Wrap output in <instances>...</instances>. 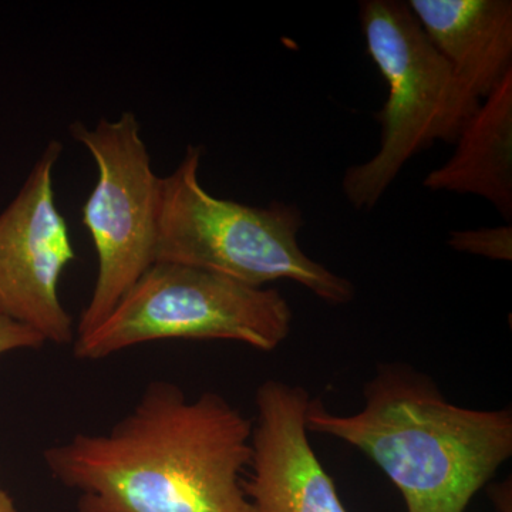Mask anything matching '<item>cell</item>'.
I'll list each match as a JSON object with an SVG mask.
<instances>
[{
	"label": "cell",
	"instance_id": "cell-7",
	"mask_svg": "<svg viewBox=\"0 0 512 512\" xmlns=\"http://www.w3.org/2000/svg\"><path fill=\"white\" fill-rule=\"evenodd\" d=\"M63 146L52 140L15 200L0 214V315L55 345L74 342L73 319L59 298L60 279L76 258L57 210L53 170Z\"/></svg>",
	"mask_w": 512,
	"mask_h": 512
},
{
	"label": "cell",
	"instance_id": "cell-11",
	"mask_svg": "<svg viewBox=\"0 0 512 512\" xmlns=\"http://www.w3.org/2000/svg\"><path fill=\"white\" fill-rule=\"evenodd\" d=\"M448 245L456 251L483 256L493 261H511L512 227L501 225L495 228L453 231L448 238Z\"/></svg>",
	"mask_w": 512,
	"mask_h": 512
},
{
	"label": "cell",
	"instance_id": "cell-13",
	"mask_svg": "<svg viewBox=\"0 0 512 512\" xmlns=\"http://www.w3.org/2000/svg\"><path fill=\"white\" fill-rule=\"evenodd\" d=\"M0 512H19L13 504L12 498L0 488Z\"/></svg>",
	"mask_w": 512,
	"mask_h": 512
},
{
	"label": "cell",
	"instance_id": "cell-8",
	"mask_svg": "<svg viewBox=\"0 0 512 512\" xmlns=\"http://www.w3.org/2000/svg\"><path fill=\"white\" fill-rule=\"evenodd\" d=\"M256 424L244 491L256 512H348L308 439L311 397L266 380L256 390Z\"/></svg>",
	"mask_w": 512,
	"mask_h": 512
},
{
	"label": "cell",
	"instance_id": "cell-12",
	"mask_svg": "<svg viewBox=\"0 0 512 512\" xmlns=\"http://www.w3.org/2000/svg\"><path fill=\"white\" fill-rule=\"evenodd\" d=\"M46 340L36 330L0 315V355L20 349H40Z\"/></svg>",
	"mask_w": 512,
	"mask_h": 512
},
{
	"label": "cell",
	"instance_id": "cell-9",
	"mask_svg": "<svg viewBox=\"0 0 512 512\" xmlns=\"http://www.w3.org/2000/svg\"><path fill=\"white\" fill-rule=\"evenodd\" d=\"M407 6L478 100L512 73L511 0H410Z\"/></svg>",
	"mask_w": 512,
	"mask_h": 512
},
{
	"label": "cell",
	"instance_id": "cell-1",
	"mask_svg": "<svg viewBox=\"0 0 512 512\" xmlns=\"http://www.w3.org/2000/svg\"><path fill=\"white\" fill-rule=\"evenodd\" d=\"M252 429L221 394L190 400L156 380L109 433L76 434L43 457L79 491V512H256L242 478Z\"/></svg>",
	"mask_w": 512,
	"mask_h": 512
},
{
	"label": "cell",
	"instance_id": "cell-5",
	"mask_svg": "<svg viewBox=\"0 0 512 512\" xmlns=\"http://www.w3.org/2000/svg\"><path fill=\"white\" fill-rule=\"evenodd\" d=\"M291 329V306L276 289L156 262L99 328L74 339L73 352L80 360H101L141 343L173 339L235 340L271 352Z\"/></svg>",
	"mask_w": 512,
	"mask_h": 512
},
{
	"label": "cell",
	"instance_id": "cell-2",
	"mask_svg": "<svg viewBox=\"0 0 512 512\" xmlns=\"http://www.w3.org/2000/svg\"><path fill=\"white\" fill-rule=\"evenodd\" d=\"M308 431L359 448L399 488L407 512H466L512 456V413L447 402L412 367L383 365L365 387V407L336 416L311 400Z\"/></svg>",
	"mask_w": 512,
	"mask_h": 512
},
{
	"label": "cell",
	"instance_id": "cell-10",
	"mask_svg": "<svg viewBox=\"0 0 512 512\" xmlns=\"http://www.w3.org/2000/svg\"><path fill=\"white\" fill-rule=\"evenodd\" d=\"M430 191L477 195L512 218V73L468 120L447 163L423 181Z\"/></svg>",
	"mask_w": 512,
	"mask_h": 512
},
{
	"label": "cell",
	"instance_id": "cell-4",
	"mask_svg": "<svg viewBox=\"0 0 512 512\" xmlns=\"http://www.w3.org/2000/svg\"><path fill=\"white\" fill-rule=\"evenodd\" d=\"M359 22L389 94L375 116L379 151L348 168L342 188L356 210H372L413 157L437 140L456 144L480 100L431 45L407 3L363 0Z\"/></svg>",
	"mask_w": 512,
	"mask_h": 512
},
{
	"label": "cell",
	"instance_id": "cell-6",
	"mask_svg": "<svg viewBox=\"0 0 512 512\" xmlns=\"http://www.w3.org/2000/svg\"><path fill=\"white\" fill-rule=\"evenodd\" d=\"M70 136L87 148L99 168V180L82 210L99 258L92 298L76 329V338H82L99 328L156 264L163 178L151 167L140 124L130 111L116 121L100 120L94 128L74 121Z\"/></svg>",
	"mask_w": 512,
	"mask_h": 512
},
{
	"label": "cell",
	"instance_id": "cell-3",
	"mask_svg": "<svg viewBox=\"0 0 512 512\" xmlns=\"http://www.w3.org/2000/svg\"><path fill=\"white\" fill-rule=\"evenodd\" d=\"M201 157L202 147L188 146L163 178L156 262L207 269L255 288L286 279L330 305L353 301L349 279L302 251L296 205L272 201L259 208L214 197L200 183Z\"/></svg>",
	"mask_w": 512,
	"mask_h": 512
}]
</instances>
